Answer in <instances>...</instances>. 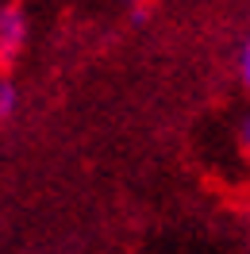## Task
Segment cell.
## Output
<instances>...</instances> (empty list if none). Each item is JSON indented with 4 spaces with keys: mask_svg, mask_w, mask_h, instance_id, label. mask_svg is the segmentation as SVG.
I'll list each match as a JSON object with an SVG mask.
<instances>
[{
    "mask_svg": "<svg viewBox=\"0 0 250 254\" xmlns=\"http://www.w3.org/2000/svg\"><path fill=\"white\" fill-rule=\"evenodd\" d=\"M27 39H31V19L19 4H0V65H12L27 50Z\"/></svg>",
    "mask_w": 250,
    "mask_h": 254,
    "instance_id": "6da1fadb",
    "label": "cell"
},
{
    "mask_svg": "<svg viewBox=\"0 0 250 254\" xmlns=\"http://www.w3.org/2000/svg\"><path fill=\"white\" fill-rule=\"evenodd\" d=\"M16 104H19V93H16V85L0 77V120H8V116L16 112Z\"/></svg>",
    "mask_w": 250,
    "mask_h": 254,
    "instance_id": "7a4b0ae2",
    "label": "cell"
},
{
    "mask_svg": "<svg viewBox=\"0 0 250 254\" xmlns=\"http://www.w3.org/2000/svg\"><path fill=\"white\" fill-rule=\"evenodd\" d=\"M239 81H243V89L250 93V35L243 39V47H239Z\"/></svg>",
    "mask_w": 250,
    "mask_h": 254,
    "instance_id": "3957f363",
    "label": "cell"
},
{
    "mask_svg": "<svg viewBox=\"0 0 250 254\" xmlns=\"http://www.w3.org/2000/svg\"><path fill=\"white\" fill-rule=\"evenodd\" d=\"M239 139H243V150L250 154V116L243 120V131H239Z\"/></svg>",
    "mask_w": 250,
    "mask_h": 254,
    "instance_id": "277c9868",
    "label": "cell"
},
{
    "mask_svg": "<svg viewBox=\"0 0 250 254\" xmlns=\"http://www.w3.org/2000/svg\"><path fill=\"white\" fill-rule=\"evenodd\" d=\"M0 4H4V0H0Z\"/></svg>",
    "mask_w": 250,
    "mask_h": 254,
    "instance_id": "5b68a950",
    "label": "cell"
}]
</instances>
